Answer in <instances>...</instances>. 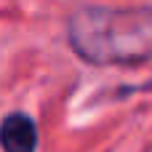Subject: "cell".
<instances>
[{
    "mask_svg": "<svg viewBox=\"0 0 152 152\" xmlns=\"http://www.w3.org/2000/svg\"><path fill=\"white\" fill-rule=\"evenodd\" d=\"M67 40L88 64L152 61V5H83L67 21Z\"/></svg>",
    "mask_w": 152,
    "mask_h": 152,
    "instance_id": "1",
    "label": "cell"
},
{
    "mask_svg": "<svg viewBox=\"0 0 152 152\" xmlns=\"http://www.w3.org/2000/svg\"><path fill=\"white\" fill-rule=\"evenodd\" d=\"M0 147L3 152H35L37 150V126L24 112H11L0 123Z\"/></svg>",
    "mask_w": 152,
    "mask_h": 152,
    "instance_id": "2",
    "label": "cell"
}]
</instances>
